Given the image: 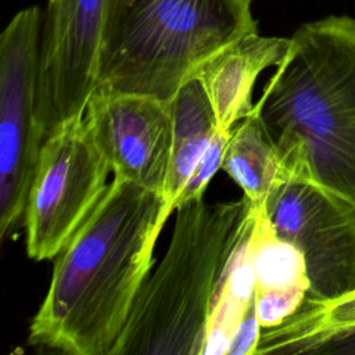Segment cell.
Listing matches in <instances>:
<instances>
[{
    "label": "cell",
    "mask_w": 355,
    "mask_h": 355,
    "mask_svg": "<svg viewBox=\"0 0 355 355\" xmlns=\"http://www.w3.org/2000/svg\"><path fill=\"white\" fill-rule=\"evenodd\" d=\"M83 115L114 176L162 197L173 143L171 101L97 87Z\"/></svg>",
    "instance_id": "9"
},
{
    "label": "cell",
    "mask_w": 355,
    "mask_h": 355,
    "mask_svg": "<svg viewBox=\"0 0 355 355\" xmlns=\"http://www.w3.org/2000/svg\"><path fill=\"white\" fill-rule=\"evenodd\" d=\"M251 202L179 207L168 250L144 280L112 355H202L212 300Z\"/></svg>",
    "instance_id": "3"
},
{
    "label": "cell",
    "mask_w": 355,
    "mask_h": 355,
    "mask_svg": "<svg viewBox=\"0 0 355 355\" xmlns=\"http://www.w3.org/2000/svg\"><path fill=\"white\" fill-rule=\"evenodd\" d=\"M276 233L302 254L306 300L329 302L355 291V204L304 178H288L265 201Z\"/></svg>",
    "instance_id": "8"
},
{
    "label": "cell",
    "mask_w": 355,
    "mask_h": 355,
    "mask_svg": "<svg viewBox=\"0 0 355 355\" xmlns=\"http://www.w3.org/2000/svg\"><path fill=\"white\" fill-rule=\"evenodd\" d=\"M230 133L216 130L212 140L209 141L207 150L204 151L201 159L198 161L197 166L194 168L191 176L189 178L182 194L178 198L176 202V209L190 201L204 198V193L215 176V173L220 169L222 161H223V154L226 144L229 141Z\"/></svg>",
    "instance_id": "15"
},
{
    "label": "cell",
    "mask_w": 355,
    "mask_h": 355,
    "mask_svg": "<svg viewBox=\"0 0 355 355\" xmlns=\"http://www.w3.org/2000/svg\"><path fill=\"white\" fill-rule=\"evenodd\" d=\"M275 68L254 111L288 176L355 204V17L302 24Z\"/></svg>",
    "instance_id": "2"
},
{
    "label": "cell",
    "mask_w": 355,
    "mask_h": 355,
    "mask_svg": "<svg viewBox=\"0 0 355 355\" xmlns=\"http://www.w3.org/2000/svg\"><path fill=\"white\" fill-rule=\"evenodd\" d=\"M355 330V291L329 302L306 300L276 327L262 329L255 354H316L337 333Z\"/></svg>",
    "instance_id": "13"
},
{
    "label": "cell",
    "mask_w": 355,
    "mask_h": 355,
    "mask_svg": "<svg viewBox=\"0 0 355 355\" xmlns=\"http://www.w3.org/2000/svg\"><path fill=\"white\" fill-rule=\"evenodd\" d=\"M43 15L18 11L0 36V236L22 225L31 182L46 136L36 115V76Z\"/></svg>",
    "instance_id": "6"
},
{
    "label": "cell",
    "mask_w": 355,
    "mask_h": 355,
    "mask_svg": "<svg viewBox=\"0 0 355 355\" xmlns=\"http://www.w3.org/2000/svg\"><path fill=\"white\" fill-rule=\"evenodd\" d=\"M257 208H251L214 294L202 355H227L230 341L255 298L251 234Z\"/></svg>",
    "instance_id": "11"
},
{
    "label": "cell",
    "mask_w": 355,
    "mask_h": 355,
    "mask_svg": "<svg viewBox=\"0 0 355 355\" xmlns=\"http://www.w3.org/2000/svg\"><path fill=\"white\" fill-rule=\"evenodd\" d=\"M122 0H49L36 76V115L44 136L82 116L97 87L100 53Z\"/></svg>",
    "instance_id": "7"
},
{
    "label": "cell",
    "mask_w": 355,
    "mask_h": 355,
    "mask_svg": "<svg viewBox=\"0 0 355 355\" xmlns=\"http://www.w3.org/2000/svg\"><path fill=\"white\" fill-rule=\"evenodd\" d=\"M262 327L257 316L255 298L251 306L248 308L244 319L239 324L230 345L227 355H254L261 338Z\"/></svg>",
    "instance_id": "16"
},
{
    "label": "cell",
    "mask_w": 355,
    "mask_h": 355,
    "mask_svg": "<svg viewBox=\"0 0 355 355\" xmlns=\"http://www.w3.org/2000/svg\"><path fill=\"white\" fill-rule=\"evenodd\" d=\"M162 197L115 178L55 257L32 319L31 345L69 355H112L153 266Z\"/></svg>",
    "instance_id": "1"
},
{
    "label": "cell",
    "mask_w": 355,
    "mask_h": 355,
    "mask_svg": "<svg viewBox=\"0 0 355 355\" xmlns=\"http://www.w3.org/2000/svg\"><path fill=\"white\" fill-rule=\"evenodd\" d=\"M220 169L254 207L263 205L270 191L290 178L254 110L232 130Z\"/></svg>",
    "instance_id": "12"
},
{
    "label": "cell",
    "mask_w": 355,
    "mask_h": 355,
    "mask_svg": "<svg viewBox=\"0 0 355 355\" xmlns=\"http://www.w3.org/2000/svg\"><path fill=\"white\" fill-rule=\"evenodd\" d=\"M250 6L251 0H122L101 47L97 87L171 101L207 58L258 31Z\"/></svg>",
    "instance_id": "4"
},
{
    "label": "cell",
    "mask_w": 355,
    "mask_h": 355,
    "mask_svg": "<svg viewBox=\"0 0 355 355\" xmlns=\"http://www.w3.org/2000/svg\"><path fill=\"white\" fill-rule=\"evenodd\" d=\"M255 208L257 216L251 234L255 297L280 293L308 294L309 279L302 254L276 233L265 212V204Z\"/></svg>",
    "instance_id": "14"
},
{
    "label": "cell",
    "mask_w": 355,
    "mask_h": 355,
    "mask_svg": "<svg viewBox=\"0 0 355 355\" xmlns=\"http://www.w3.org/2000/svg\"><path fill=\"white\" fill-rule=\"evenodd\" d=\"M288 44L290 37L250 32L212 54L196 69L194 75L201 80L214 108L218 130L230 133L252 112L257 79L266 68L282 62Z\"/></svg>",
    "instance_id": "10"
},
{
    "label": "cell",
    "mask_w": 355,
    "mask_h": 355,
    "mask_svg": "<svg viewBox=\"0 0 355 355\" xmlns=\"http://www.w3.org/2000/svg\"><path fill=\"white\" fill-rule=\"evenodd\" d=\"M111 172L85 115L46 137L24 215L31 259H54L65 248L103 197Z\"/></svg>",
    "instance_id": "5"
}]
</instances>
